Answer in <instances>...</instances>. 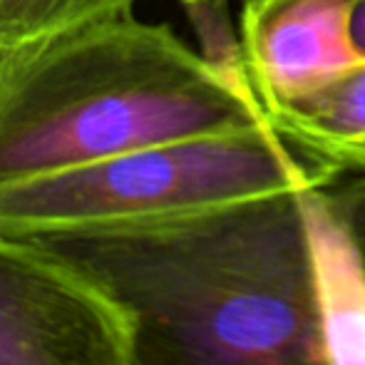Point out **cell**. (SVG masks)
Instances as JSON below:
<instances>
[{
  "label": "cell",
  "mask_w": 365,
  "mask_h": 365,
  "mask_svg": "<svg viewBox=\"0 0 365 365\" xmlns=\"http://www.w3.org/2000/svg\"><path fill=\"white\" fill-rule=\"evenodd\" d=\"M333 224L323 184L15 239L80 271L117 308L130 365H346Z\"/></svg>",
  "instance_id": "6da1fadb"
},
{
  "label": "cell",
  "mask_w": 365,
  "mask_h": 365,
  "mask_svg": "<svg viewBox=\"0 0 365 365\" xmlns=\"http://www.w3.org/2000/svg\"><path fill=\"white\" fill-rule=\"evenodd\" d=\"M264 120L169 25L132 10L0 48V184Z\"/></svg>",
  "instance_id": "7a4b0ae2"
},
{
  "label": "cell",
  "mask_w": 365,
  "mask_h": 365,
  "mask_svg": "<svg viewBox=\"0 0 365 365\" xmlns=\"http://www.w3.org/2000/svg\"><path fill=\"white\" fill-rule=\"evenodd\" d=\"M323 184L331 179L264 120L0 184V234L33 236L164 219Z\"/></svg>",
  "instance_id": "3957f363"
},
{
  "label": "cell",
  "mask_w": 365,
  "mask_h": 365,
  "mask_svg": "<svg viewBox=\"0 0 365 365\" xmlns=\"http://www.w3.org/2000/svg\"><path fill=\"white\" fill-rule=\"evenodd\" d=\"M0 365H130L125 323L80 271L0 234Z\"/></svg>",
  "instance_id": "277c9868"
},
{
  "label": "cell",
  "mask_w": 365,
  "mask_h": 365,
  "mask_svg": "<svg viewBox=\"0 0 365 365\" xmlns=\"http://www.w3.org/2000/svg\"><path fill=\"white\" fill-rule=\"evenodd\" d=\"M361 0H244L239 40L264 115L365 63L353 35Z\"/></svg>",
  "instance_id": "5b68a950"
},
{
  "label": "cell",
  "mask_w": 365,
  "mask_h": 365,
  "mask_svg": "<svg viewBox=\"0 0 365 365\" xmlns=\"http://www.w3.org/2000/svg\"><path fill=\"white\" fill-rule=\"evenodd\" d=\"M264 117L293 152L331 182L365 174V63Z\"/></svg>",
  "instance_id": "8992f818"
},
{
  "label": "cell",
  "mask_w": 365,
  "mask_h": 365,
  "mask_svg": "<svg viewBox=\"0 0 365 365\" xmlns=\"http://www.w3.org/2000/svg\"><path fill=\"white\" fill-rule=\"evenodd\" d=\"M137 0H0V48L100 15L132 10Z\"/></svg>",
  "instance_id": "52a82bcc"
},
{
  "label": "cell",
  "mask_w": 365,
  "mask_h": 365,
  "mask_svg": "<svg viewBox=\"0 0 365 365\" xmlns=\"http://www.w3.org/2000/svg\"><path fill=\"white\" fill-rule=\"evenodd\" d=\"M333 199L338 202L341 212L346 214L353 234L358 239V246L365 259V174H353V177H341L328 184Z\"/></svg>",
  "instance_id": "ba28073f"
},
{
  "label": "cell",
  "mask_w": 365,
  "mask_h": 365,
  "mask_svg": "<svg viewBox=\"0 0 365 365\" xmlns=\"http://www.w3.org/2000/svg\"><path fill=\"white\" fill-rule=\"evenodd\" d=\"M353 35H356L358 50L365 55V0H361L356 8V18H353Z\"/></svg>",
  "instance_id": "9c48e42d"
},
{
  "label": "cell",
  "mask_w": 365,
  "mask_h": 365,
  "mask_svg": "<svg viewBox=\"0 0 365 365\" xmlns=\"http://www.w3.org/2000/svg\"><path fill=\"white\" fill-rule=\"evenodd\" d=\"M177 3H182V5H189V3H199V0H177Z\"/></svg>",
  "instance_id": "30bf717a"
}]
</instances>
